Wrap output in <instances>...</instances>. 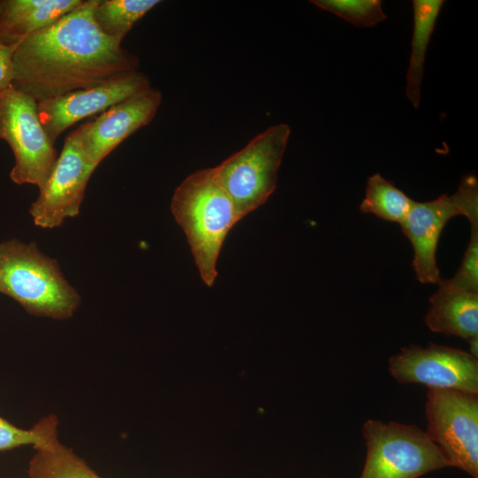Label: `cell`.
I'll list each match as a JSON object with an SVG mask.
<instances>
[{"mask_svg": "<svg viewBox=\"0 0 478 478\" xmlns=\"http://www.w3.org/2000/svg\"><path fill=\"white\" fill-rule=\"evenodd\" d=\"M96 0H83L22 40L13 55L12 86L41 102L137 71V56L96 24Z\"/></svg>", "mask_w": 478, "mask_h": 478, "instance_id": "1", "label": "cell"}, {"mask_svg": "<svg viewBox=\"0 0 478 478\" xmlns=\"http://www.w3.org/2000/svg\"><path fill=\"white\" fill-rule=\"evenodd\" d=\"M171 212L185 233L202 281L212 287L224 241L241 220L212 167L198 170L181 181L173 195Z\"/></svg>", "mask_w": 478, "mask_h": 478, "instance_id": "2", "label": "cell"}, {"mask_svg": "<svg viewBox=\"0 0 478 478\" xmlns=\"http://www.w3.org/2000/svg\"><path fill=\"white\" fill-rule=\"evenodd\" d=\"M0 293L25 310L52 319L71 317L81 303L78 291L65 278L56 259L35 243L11 239L0 243Z\"/></svg>", "mask_w": 478, "mask_h": 478, "instance_id": "3", "label": "cell"}, {"mask_svg": "<svg viewBox=\"0 0 478 478\" xmlns=\"http://www.w3.org/2000/svg\"><path fill=\"white\" fill-rule=\"evenodd\" d=\"M289 135V125H273L212 167L241 220L264 204L274 191Z\"/></svg>", "mask_w": 478, "mask_h": 478, "instance_id": "4", "label": "cell"}, {"mask_svg": "<svg viewBox=\"0 0 478 478\" xmlns=\"http://www.w3.org/2000/svg\"><path fill=\"white\" fill-rule=\"evenodd\" d=\"M366 458L360 478H417L449 466L426 432L414 424L367 420Z\"/></svg>", "mask_w": 478, "mask_h": 478, "instance_id": "5", "label": "cell"}, {"mask_svg": "<svg viewBox=\"0 0 478 478\" xmlns=\"http://www.w3.org/2000/svg\"><path fill=\"white\" fill-rule=\"evenodd\" d=\"M0 140L14 155L11 180L40 188L58 158L57 150L42 125L37 102L12 85L0 92Z\"/></svg>", "mask_w": 478, "mask_h": 478, "instance_id": "6", "label": "cell"}, {"mask_svg": "<svg viewBox=\"0 0 478 478\" xmlns=\"http://www.w3.org/2000/svg\"><path fill=\"white\" fill-rule=\"evenodd\" d=\"M459 215L465 216L470 225L478 224V180L474 173L463 176L452 195L443 194L428 202L414 201L400 224L412 245V267L420 282L438 283L441 280L436 258L439 238L447 222Z\"/></svg>", "mask_w": 478, "mask_h": 478, "instance_id": "7", "label": "cell"}, {"mask_svg": "<svg viewBox=\"0 0 478 478\" xmlns=\"http://www.w3.org/2000/svg\"><path fill=\"white\" fill-rule=\"evenodd\" d=\"M425 413L426 434L448 466L478 478V394L428 388Z\"/></svg>", "mask_w": 478, "mask_h": 478, "instance_id": "8", "label": "cell"}, {"mask_svg": "<svg viewBox=\"0 0 478 478\" xmlns=\"http://www.w3.org/2000/svg\"><path fill=\"white\" fill-rule=\"evenodd\" d=\"M389 371L400 383L478 394V360L460 349L436 343L408 345L390 357Z\"/></svg>", "mask_w": 478, "mask_h": 478, "instance_id": "9", "label": "cell"}, {"mask_svg": "<svg viewBox=\"0 0 478 478\" xmlns=\"http://www.w3.org/2000/svg\"><path fill=\"white\" fill-rule=\"evenodd\" d=\"M95 170L88 164L73 131L66 137L63 149L49 176L39 188L29 213L42 228L60 227L76 217L88 181Z\"/></svg>", "mask_w": 478, "mask_h": 478, "instance_id": "10", "label": "cell"}, {"mask_svg": "<svg viewBox=\"0 0 478 478\" xmlns=\"http://www.w3.org/2000/svg\"><path fill=\"white\" fill-rule=\"evenodd\" d=\"M151 88L146 74L134 71L120 74L94 87L37 102L38 114L50 140L58 137L76 122Z\"/></svg>", "mask_w": 478, "mask_h": 478, "instance_id": "11", "label": "cell"}, {"mask_svg": "<svg viewBox=\"0 0 478 478\" xmlns=\"http://www.w3.org/2000/svg\"><path fill=\"white\" fill-rule=\"evenodd\" d=\"M161 102V92L151 87L80 125L73 132L88 164L95 170L120 143L153 120Z\"/></svg>", "mask_w": 478, "mask_h": 478, "instance_id": "12", "label": "cell"}, {"mask_svg": "<svg viewBox=\"0 0 478 478\" xmlns=\"http://www.w3.org/2000/svg\"><path fill=\"white\" fill-rule=\"evenodd\" d=\"M437 284L425 315L428 328L467 342L478 337V292L451 286L443 278Z\"/></svg>", "mask_w": 478, "mask_h": 478, "instance_id": "13", "label": "cell"}, {"mask_svg": "<svg viewBox=\"0 0 478 478\" xmlns=\"http://www.w3.org/2000/svg\"><path fill=\"white\" fill-rule=\"evenodd\" d=\"M83 0H1L0 42L18 45L76 9Z\"/></svg>", "mask_w": 478, "mask_h": 478, "instance_id": "14", "label": "cell"}, {"mask_svg": "<svg viewBox=\"0 0 478 478\" xmlns=\"http://www.w3.org/2000/svg\"><path fill=\"white\" fill-rule=\"evenodd\" d=\"M443 4V0L412 1L413 26L405 94L414 108L420 105L426 52Z\"/></svg>", "mask_w": 478, "mask_h": 478, "instance_id": "15", "label": "cell"}, {"mask_svg": "<svg viewBox=\"0 0 478 478\" xmlns=\"http://www.w3.org/2000/svg\"><path fill=\"white\" fill-rule=\"evenodd\" d=\"M35 448L36 453L29 467L31 478H101L62 445L57 435L48 443Z\"/></svg>", "mask_w": 478, "mask_h": 478, "instance_id": "16", "label": "cell"}, {"mask_svg": "<svg viewBox=\"0 0 478 478\" xmlns=\"http://www.w3.org/2000/svg\"><path fill=\"white\" fill-rule=\"evenodd\" d=\"M158 4L159 0H96L93 17L105 35L121 43L134 25Z\"/></svg>", "mask_w": 478, "mask_h": 478, "instance_id": "17", "label": "cell"}, {"mask_svg": "<svg viewBox=\"0 0 478 478\" xmlns=\"http://www.w3.org/2000/svg\"><path fill=\"white\" fill-rule=\"evenodd\" d=\"M414 201L393 182L380 173L371 175L366 181L365 197L359 209L387 221L403 223Z\"/></svg>", "mask_w": 478, "mask_h": 478, "instance_id": "18", "label": "cell"}, {"mask_svg": "<svg viewBox=\"0 0 478 478\" xmlns=\"http://www.w3.org/2000/svg\"><path fill=\"white\" fill-rule=\"evenodd\" d=\"M311 3L357 27H374L387 18L380 0H312Z\"/></svg>", "mask_w": 478, "mask_h": 478, "instance_id": "19", "label": "cell"}, {"mask_svg": "<svg viewBox=\"0 0 478 478\" xmlns=\"http://www.w3.org/2000/svg\"><path fill=\"white\" fill-rule=\"evenodd\" d=\"M57 435V420L53 416L42 419L32 429L19 428L0 417V450L20 445L35 447L48 443Z\"/></svg>", "mask_w": 478, "mask_h": 478, "instance_id": "20", "label": "cell"}, {"mask_svg": "<svg viewBox=\"0 0 478 478\" xmlns=\"http://www.w3.org/2000/svg\"><path fill=\"white\" fill-rule=\"evenodd\" d=\"M470 226V239L460 266L452 278L445 281L451 286L478 292V224Z\"/></svg>", "mask_w": 478, "mask_h": 478, "instance_id": "21", "label": "cell"}, {"mask_svg": "<svg viewBox=\"0 0 478 478\" xmlns=\"http://www.w3.org/2000/svg\"><path fill=\"white\" fill-rule=\"evenodd\" d=\"M18 45L0 42V92L12 85L13 78V55Z\"/></svg>", "mask_w": 478, "mask_h": 478, "instance_id": "22", "label": "cell"}]
</instances>
